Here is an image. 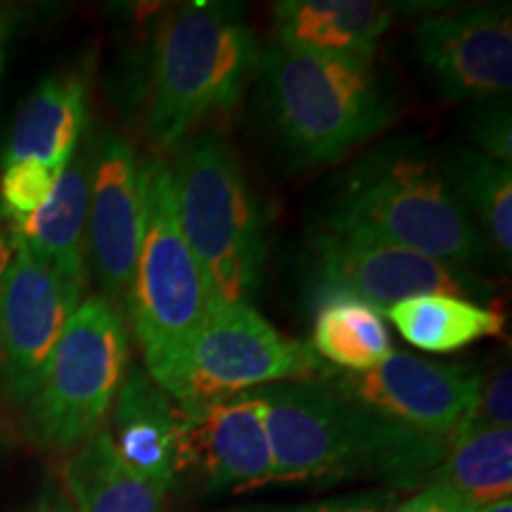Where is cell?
<instances>
[{"mask_svg": "<svg viewBox=\"0 0 512 512\" xmlns=\"http://www.w3.org/2000/svg\"><path fill=\"white\" fill-rule=\"evenodd\" d=\"M254 392L266 403L273 482L375 477L413 486L437 470L451 444L384 420L313 380L268 384Z\"/></svg>", "mask_w": 512, "mask_h": 512, "instance_id": "cell-1", "label": "cell"}, {"mask_svg": "<svg viewBox=\"0 0 512 512\" xmlns=\"http://www.w3.org/2000/svg\"><path fill=\"white\" fill-rule=\"evenodd\" d=\"M328 233L411 249L460 268H482L491 256L437 162L403 145L377 147L344 174Z\"/></svg>", "mask_w": 512, "mask_h": 512, "instance_id": "cell-2", "label": "cell"}, {"mask_svg": "<svg viewBox=\"0 0 512 512\" xmlns=\"http://www.w3.org/2000/svg\"><path fill=\"white\" fill-rule=\"evenodd\" d=\"M261 98L294 162L330 164L392 124L396 102L373 60L273 46L261 55Z\"/></svg>", "mask_w": 512, "mask_h": 512, "instance_id": "cell-3", "label": "cell"}, {"mask_svg": "<svg viewBox=\"0 0 512 512\" xmlns=\"http://www.w3.org/2000/svg\"><path fill=\"white\" fill-rule=\"evenodd\" d=\"M259 43L238 5L185 3L171 10L152 50L147 128L176 152L195 126L238 105L259 69Z\"/></svg>", "mask_w": 512, "mask_h": 512, "instance_id": "cell-4", "label": "cell"}, {"mask_svg": "<svg viewBox=\"0 0 512 512\" xmlns=\"http://www.w3.org/2000/svg\"><path fill=\"white\" fill-rule=\"evenodd\" d=\"M143 190V242L126 306L147 375L181 406L190 351L207 311V290L178 223L169 164L162 159L145 162Z\"/></svg>", "mask_w": 512, "mask_h": 512, "instance_id": "cell-5", "label": "cell"}, {"mask_svg": "<svg viewBox=\"0 0 512 512\" xmlns=\"http://www.w3.org/2000/svg\"><path fill=\"white\" fill-rule=\"evenodd\" d=\"M169 169L178 223L207 302L252 304L264 280V223L233 147L214 128L192 133Z\"/></svg>", "mask_w": 512, "mask_h": 512, "instance_id": "cell-6", "label": "cell"}, {"mask_svg": "<svg viewBox=\"0 0 512 512\" xmlns=\"http://www.w3.org/2000/svg\"><path fill=\"white\" fill-rule=\"evenodd\" d=\"M128 363V332L107 297L79 304L24 399L27 430L38 444L74 451L102 430Z\"/></svg>", "mask_w": 512, "mask_h": 512, "instance_id": "cell-7", "label": "cell"}, {"mask_svg": "<svg viewBox=\"0 0 512 512\" xmlns=\"http://www.w3.org/2000/svg\"><path fill=\"white\" fill-rule=\"evenodd\" d=\"M320 373L323 363L309 344L273 328L252 304L207 302L178 408H195L268 384L313 380Z\"/></svg>", "mask_w": 512, "mask_h": 512, "instance_id": "cell-8", "label": "cell"}, {"mask_svg": "<svg viewBox=\"0 0 512 512\" xmlns=\"http://www.w3.org/2000/svg\"><path fill=\"white\" fill-rule=\"evenodd\" d=\"M313 290L316 297L347 292L387 316L394 304L422 294H448L491 309L498 287L477 271L411 249L320 233L313 240Z\"/></svg>", "mask_w": 512, "mask_h": 512, "instance_id": "cell-9", "label": "cell"}, {"mask_svg": "<svg viewBox=\"0 0 512 512\" xmlns=\"http://www.w3.org/2000/svg\"><path fill=\"white\" fill-rule=\"evenodd\" d=\"M325 387L408 430L451 441L475 408L484 375L465 366L392 354L366 373H320Z\"/></svg>", "mask_w": 512, "mask_h": 512, "instance_id": "cell-10", "label": "cell"}, {"mask_svg": "<svg viewBox=\"0 0 512 512\" xmlns=\"http://www.w3.org/2000/svg\"><path fill=\"white\" fill-rule=\"evenodd\" d=\"M12 249L0 285V382L10 399L22 406L69 318L79 309L86 283L41 264L15 240Z\"/></svg>", "mask_w": 512, "mask_h": 512, "instance_id": "cell-11", "label": "cell"}, {"mask_svg": "<svg viewBox=\"0 0 512 512\" xmlns=\"http://www.w3.org/2000/svg\"><path fill=\"white\" fill-rule=\"evenodd\" d=\"M413 53L444 100L503 98L512 88L508 8H472L427 17L413 31Z\"/></svg>", "mask_w": 512, "mask_h": 512, "instance_id": "cell-12", "label": "cell"}, {"mask_svg": "<svg viewBox=\"0 0 512 512\" xmlns=\"http://www.w3.org/2000/svg\"><path fill=\"white\" fill-rule=\"evenodd\" d=\"M195 475L214 491L273 482L266 403L259 392L181 408L176 477Z\"/></svg>", "mask_w": 512, "mask_h": 512, "instance_id": "cell-13", "label": "cell"}, {"mask_svg": "<svg viewBox=\"0 0 512 512\" xmlns=\"http://www.w3.org/2000/svg\"><path fill=\"white\" fill-rule=\"evenodd\" d=\"M143 164L121 133L105 128L93 140L88 249L110 302H126L143 242Z\"/></svg>", "mask_w": 512, "mask_h": 512, "instance_id": "cell-14", "label": "cell"}, {"mask_svg": "<svg viewBox=\"0 0 512 512\" xmlns=\"http://www.w3.org/2000/svg\"><path fill=\"white\" fill-rule=\"evenodd\" d=\"M181 408L143 368H131L112 406L107 437L117 456L152 482L169 491L176 484Z\"/></svg>", "mask_w": 512, "mask_h": 512, "instance_id": "cell-15", "label": "cell"}, {"mask_svg": "<svg viewBox=\"0 0 512 512\" xmlns=\"http://www.w3.org/2000/svg\"><path fill=\"white\" fill-rule=\"evenodd\" d=\"M394 8L373 0H283L273 8L275 46L373 60Z\"/></svg>", "mask_w": 512, "mask_h": 512, "instance_id": "cell-16", "label": "cell"}, {"mask_svg": "<svg viewBox=\"0 0 512 512\" xmlns=\"http://www.w3.org/2000/svg\"><path fill=\"white\" fill-rule=\"evenodd\" d=\"M93 140L81 145L57 176L43 207L29 219L12 223L10 238L29 249L41 264L86 283L88 209H91Z\"/></svg>", "mask_w": 512, "mask_h": 512, "instance_id": "cell-17", "label": "cell"}, {"mask_svg": "<svg viewBox=\"0 0 512 512\" xmlns=\"http://www.w3.org/2000/svg\"><path fill=\"white\" fill-rule=\"evenodd\" d=\"M86 119V83L81 76L72 72L46 76L19 107L3 164L38 162L62 174L79 150Z\"/></svg>", "mask_w": 512, "mask_h": 512, "instance_id": "cell-18", "label": "cell"}, {"mask_svg": "<svg viewBox=\"0 0 512 512\" xmlns=\"http://www.w3.org/2000/svg\"><path fill=\"white\" fill-rule=\"evenodd\" d=\"M74 512H164L166 491L117 456L105 427L74 448L64 465Z\"/></svg>", "mask_w": 512, "mask_h": 512, "instance_id": "cell-19", "label": "cell"}, {"mask_svg": "<svg viewBox=\"0 0 512 512\" xmlns=\"http://www.w3.org/2000/svg\"><path fill=\"white\" fill-rule=\"evenodd\" d=\"M437 169L448 190L482 235L491 254L510 266L512 256V176L510 166L486 157L472 147L437 162Z\"/></svg>", "mask_w": 512, "mask_h": 512, "instance_id": "cell-20", "label": "cell"}, {"mask_svg": "<svg viewBox=\"0 0 512 512\" xmlns=\"http://www.w3.org/2000/svg\"><path fill=\"white\" fill-rule=\"evenodd\" d=\"M311 349L344 373H366L394 354L382 313L347 292L316 297Z\"/></svg>", "mask_w": 512, "mask_h": 512, "instance_id": "cell-21", "label": "cell"}, {"mask_svg": "<svg viewBox=\"0 0 512 512\" xmlns=\"http://www.w3.org/2000/svg\"><path fill=\"white\" fill-rule=\"evenodd\" d=\"M394 328L415 349L432 354L470 347L472 342L501 335L503 318L494 309L448 294H422L387 311Z\"/></svg>", "mask_w": 512, "mask_h": 512, "instance_id": "cell-22", "label": "cell"}, {"mask_svg": "<svg viewBox=\"0 0 512 512\" xmlns=\"http://www.w3.org/2000/svg\"><path fill=\"white\" fill-rule=\"evenodd\" d=\"M439 482L472 508L510 498L512 491V430H465L451 439L446 456L434 470Z\"/></svg>", "mask_w": 512, "mask_h": 512, "instance_id": "cell-23", "label": "cell"}, {"mask_svg": "<svg viewBox=\"0 0 512 512\" xmlns=\"http://www.w3.org/2000/svg\"><path fill=\"white\" fill-rule=\"evenodd\" d=\"M57 176L53 169L38 162L3 164L0 176V214L12 223L29 219L43 207L55 188Z\"/></svg>", "mask_w": 512, "mask_h": 512, "instance_id": "cell-24", "label": "cell"}, {"mask_svg": "<svg viewBox=\"0 0 512 512\" xmlns=\"http://www.w3.org/2000/svg\"><path fill=\"white\" fill-rule=\"evenodd\" d=\"M512 420V373L510 368H501L494 377L482 382L477 403L467 415L465 430H494V427H510ZM458 432V434H460Z\"/></svg>", "mask_w": 512, "mask_h": 512, "instance_id": "cell-25", "label": "cell"}, {"mask_svg": "<svg viewBox=\"0 0 512 512\" xmlns=\"http://www.w3.org/2000/svg\"><path fill=\"white\" fill-rule=\"evenodd\" d=\"M470 136L482 147L484 155L496 159V162L508 164L512 159V140H510V107L508 102H496V105H484L475 112L470 121Z\"/></svg>", "mask_w": 512, "mask_h": 512, "instance_id": "cell-26", "label": "cell"}, {"mask_svg": "<svg viewBox=\"0 0 512 512\" xmlns=\"http://www.w3.org/2000/svg\"><path fill=\"white\" fill-rule=\"evenodd\" d=\"M463 503L456 491H451L444 484H432L427 489H422L418 496H413L411 501H406L401 508L394 512H456Z\"/></svg>", "mask_w": 512, "mask_h": 512, "instance_id": "cell-27", "label": "cell"}, {"mask_svg": "<svg viewBox=\"0 0 512 512\" xmlns=\"http://www.w3.org/2000/svg\"><path fill=\"white\" fill-rule=\"evenodd\" d=\"M382 496L375 494H363V496H351V498H339V501L309 505V508L299 510H285V512H382Z\"/></svg>", "mask_w": 512, "mask_h": 512, "instance_id": "cell-28", "label": "cell"}, {"mask_svg": "<svg viewBox=\"0 0 512 512\" xmlns=\"http://www.w3.org/2000/svg\"><path fill=\"white\" fill-rule=\"evenodd\" d=\"M31 512H74V508H72V503H69V498L46 496L38 501V505Z\"/></svg>", "mask_w": 512, "mask_h": 512, "instance_id": "cell-29", "label": "cell"}, {"mask_svg": "<svg viewBox=\"0 0 512 512\" xmlns=\"http://www.w3.org/2000/svg\"><path fill=\"white\" fill-rule=\"evenodd\" d=\"M12 252H15V249H12V238L5 235L3 223H0V285H3L5 273H8V266L12 261Z\"/></svg>", "mask_w": 512, "mask_h": 512, "instance_id": "cell-30", "label": "cell"}, {"mask_svg": "<svg viewBox=\"0 0 512 512\" xmlns=\"http://www.w3.org/2000/svg\"><path fill=\"white\" fill-rule=\"evenodd\" d=\"M477 512H512V501L510 498H501V501L482 505V508H477Z\"/></svg>", "mask_w": 512, "mask_h": 512, "instance_id": "cell-31", "label": "cell"}, {"mask_svg": "<svg viewBox=\"0 0 512 512\" xmlns=\"http://www.w3.org/2000/svg\"><path fill=\"white\" fill-rule=\"evenodd\" d=\"M456 512H477V508H472V505H460V508Z\"/></svg>", "mask_w": 512, "mask_h": 512, "instance_id": "cell-32", "label": "cell"}]
</instances>
